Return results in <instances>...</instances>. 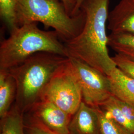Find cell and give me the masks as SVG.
Here are the masks:
<instances>
[{
    "label": "cell",
    "mask_w": 134,
    "mask_h": 134,
    "mask_svg": "<svg viewBox=\"0 0 134 134\" xmlns=\"http://www.w3.org/2000/svg\"><path fill=\"white\" fill-rule=\"evenodd\" d=\"M109 0H85L80 10L85 23L80 33L64 42L68 58L85 63L108 75L115 67L108 53L106 23Z\"/></svg>",
    "instance_id": "1"
},
{
    "label": "cell",
    "mask_w": 134,
    "mask_h": 134,
    "mask_svg": "<svg viewBox=\"0 0 134 134\" xmlns=\"http://www.w3.org/2000/svg\"><path fill=\"white\" fill-rule=\"evenodd\" d=\"M68 59L55 53L39 52L8 70L16 83L15 105L23 113L41 100L49 81Z\"/></svg>",
    "instance_id": "2"
},
{
    "label": "cell",
    "mask_w": 134,
    "mask_h": 134,
    "mask_svg": "<svg viewBox=\"0 0 134 134\" xmlns=\"http://www.w3.org/2000/svg\"><path fill=\"white\" fill-rule=\"evenodd\" d=\"M39 52L68 57L65 43L55 30H41L36 23L22 24L10 30L1 43L0 69L9 70Z\"/></svg>",
    "instance_id": "3"
},
{
    "label": "cell",
    "mask_w": 134,
    "mask_h": 134,
    "mask_svg": "<svg viewBox=\"0 0 134 134\" xmlns=\"http://www.w3.org/2000/svg\"><path fill=\"white\" fill-rule=\"evenodd\" d=\"M18 26L41 23L51 27L65 42L80 33L85 23V14L80 10L72 16L60 0H19L17 10Z\"/></svg>",
    "instance_id": "4"
},
{
    "label": "cell",
    "mask_w": 134,
    "mask_h": 134,
    "mask_svg": "<svg viewBox=\"0 0 134 134\" xmlns=\"http://www.w3.org/2000/svg\"><path fill=\"white\" fill-rule=\"evenodd\" d=\"M42 100L52 102L72 116L77 112L82 96L69 58L49 81Z\"/></svg>",
    "instance_id": "5"
},
{
    "label": "cell",
    "mask_w": 134,
    "mask_h": 134,
    "mask_svg": "<svg viewBox=\"0 0 134 134\" xmlns=\"http://www.w3.org/2000/svg\"><path fill=\"white\" fill-rule=\"evenodd\" d=\"M69 59L81 87L82 100L87 104L99 107L112 96L107 75L80 60Z\"/></svg>",
    "instance_id": "6"
},
{
    "label": "cell",
    "mask_w": 134,
    "mask_h": 134,
    "mask_svg": "<svg viewBox=\"0 0 134 134\" xmlns=\"http://www.w3.org/2000/svg\"><path fill=\"white\" fill-rule=\"evenodd\" d=\"M30 120L58 134H71V116L48 101H39L29 110Z\"/></svg>",
    "instance_id": "7"
},
{
    "label": "cell",
    "mask_w": 134,
    "mask_h": 134,
    "mask_svg": "<svg viewBox=\"0 0 134 134\" xmlns=\"http://www.w3.org/2000/svg\"><path fill=\"white\" fill-rule=\"evenodd\" d=\"M107 28L112 33L134 34V0H121L109 13Z\"/></svg>",
    "instance_id": "8"
},
{
    "label": "cell",
    "mask_w": 134,
    "mask_h": 134,
    "mask_svg": "<svg viewBox=\"0 0 134 134\" xmlns=\"http://www.w3.org/2000/svg\"><path fill=\"white\" fill-rule=\"evenodd\" d=\"M72 134H100L98 114L96 107L81 102L70 125Z\"/></svg>",
    "instance_id": "9"
},
{
    "label": "cell",
    "mask_w": 134,
    "mask_h": 134,
    "mask_svg": "<svg viewBox=\"0 0 134 134\" xmlns=\"http://www.w3.org/2000/svg\"><path fill=\"white\" fill-rule=\"evenodd\" d=\"M113 96L121 100L134 105V78L117 67L107 75Z\"/></svg>",
    "instance_id": "10"
},
{
    "label": "cell",
    "mask_w": 134,
    "mask_h": 134,
    "mask_svg": "<svg viewBox=\"0 0 134 134\" xmlns=\"http://www.w3.org/2000/svg\"><path fill=\"white\" fill-rule=\"evenodd\" d=\"M17 86L15 80L8 70L0 69V117H4L15 100Z\"/></svg>",
    "instance_id": "11"
},
{
    "label": "cell",
    "mask_w": 134,
    "mask_h": 134,
    "mask_svg": "<svg viewBox=\"0 0 134 134\" xmlns=\"http://www.w3.org/2000/svg\"><path fill=\"white\" fill-rule=\"evenodd\" d=\"M108 45L117 54L134 62V34L111 32Z\"/></svg>",
    "instance_id": "12"
},
{
    "label": "cell",
    "mask_w": 134,
    "mask_h": 134,
    "mask_svg": "<svg viewBox=\"0 0 134 134\" xmlns=\"http://www.w3.org/2000/svg\"><path fill=\"white\" fill-rule=\"evenodd\" d=\"M1 134H26L23 112L15 105L1 119Z\"/></svg>",
    "instance_id": "13"
},
{
    "label": "cell",
    "mask_w": 134,
    "mask_h": 134,
    "mask_svg": "<svg viewBox=\"0 0 134 134\" xmlns=\"http://www.w3.org/2000/svg\"><path fill=\"white\" fill-rule=\"evenodd\" d=\"M99 107L102 110L106 115L115 121L116 122L134 134L131 125L127 120L122 110L118 105L117 98L114 96H111L105 101Z\"/></svg>",
    "instance_id": "14"
},
{
    "label": "cell",
    "mask_w": 134,
    "mask_h": 134,
    "mask_svg": "<svg viewBox=\"0 0 134 134\" xmlns=\"http://www.w3.org/2000/svg\"><path fill=\"white\" fill-rule=\"evenodd\" d=\"M19 0H0V15L10 30L18 27L16 14Z\"/></svg>",
    "instance_id": "15"
},
{
    "label": "cell",
    "mask_w": 134,
    "mask_h": 134,
    "mask_svg": "<svg viewBox=\"0 0 134 134\" xmlns=\"http://www.w3.org/2000/svg\"><path fill=\"white\" fill-rule=\"evenodd\" d=\"M96 108L99 117L100 134H133L107 116L99 107Z\"/></svg>",
    "instance_id": "16"
},
{
    "label": "cell",
    "mask_w": 134,
    "mask_h": 134,
    "mask_svg": "<svg viewBox=\"0 0 134 134\" xmlns=\"http://www.w3.org/2000/svg\"><path fill=\"white\" fill-rule=\"evenodd\" d=\"M116 66L127 75L134 78V62L118 54L112 57Z\"/></svg>",
    "instance_id": "17"
},
{
    "label": "cell",
    "mask_w": 134,
    "mask_h": 134,
    "mask_svg": "<svg viewBox=\"0 0 134 134\" xmlns=\"http://www.w3.org/2000/svg\"><path fill=\"white\" fill-rule=\"evenodd\" d=\"M118 105L122 110L127 120L131 125L132 129L134 133V105L121 100L117 98Z\"/></svg>",
    "instance_id": "18"
},
{
    "label": "cell",
    "mask_w": 134,
    "mask_h": 134,
    "mask_svg": "<svg viewBox=\"0 0 134 134\" xmlns=\"http://www.w3.org/2000/svg\"><path fill=\"white\" fill-rule=\"evenodd\" d=\"M26 134H58L50 131L40 125L29 121L25 124Z\"/></svg>",
    "instance_id": "19"
},
{
    "label": "cell",
    "mask_w": 134,
    "mask_h": 134,
    "mask_svg": "<svg viewBox=\"0 0 134 134\" xmlns=\"http://www.w3.org/2000/svg\"><path fill=\"white\" fill-rule=\"evenodd\" d=\"M64 5L68 14L72 16H74V11L75 7V0H60Z\"/></svg>",
    "instance_id": "20"
},
{
    "label": "cell",
    "mask_w": 134,
    "mask_h": 134,
    "mask_svg": "<svg viewBox=\"0 0 134 134\" xmlns=\"http://www.w3.org/2000/svg\"><path fill=\"white\" fill-rule=\"evenodd\" d=\"M84 1L85 0H75L76 4H75V7L74 14H73L74 16L77 15L80 13V8Z\"/></svg>",
    "instance_id": "21"
},
{
    "label": "cell",
    "mask_w": 134,
    "mask_h": 134,
    "mask_svg": "<svg viewBox=\"0 0 134 134\" xmlns=\"http://www.w3.org/2000/svg\"></svg>",
    "instance_id": "22"
}]
</instances>
